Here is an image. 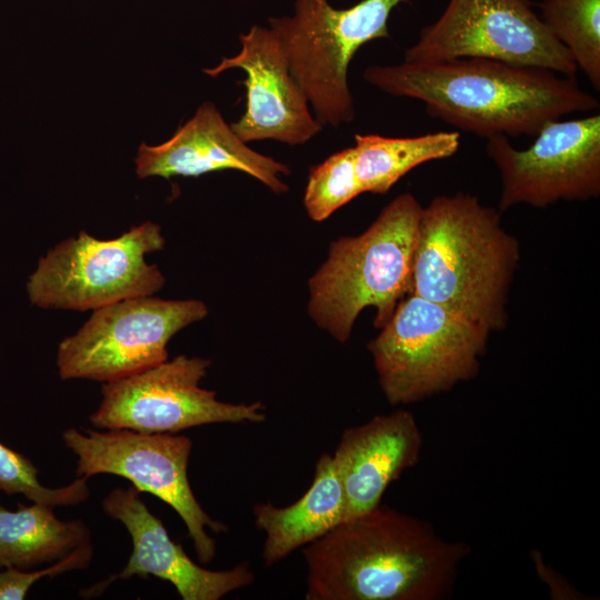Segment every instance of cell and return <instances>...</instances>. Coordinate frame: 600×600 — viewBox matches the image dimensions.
<instances>
[{"instance_id": "1", "label": "cell", "mask_w": 600, "mask_h": 600, "mask_svg": "<svg viewBox=\"0 0 600 600\" xmlns=\"http://www.w3.org/2000/svg\"><path fill=\"white\" fill-rule=\"evenodd\" d=\"M471 548L389 506L347 519L302 549L307 600H444Z\"/></svg>"}, {"instance_id": "2", "label": "cell", "mask_w": 600, "mask_h": 600, "mask_svg": "<svg viewBox=\"0 0 600 600\" xmlns=\"http://www.w3.org/2000/svg\"><path fill=\"white\" fill-rule=\"evenodd\" d=\"M363 78L388 94L417 99L432 118L486 139L534 137L549 121L600 107L574 76L486 58L370 66Z\"/></svg>"}, {"instance_id": "3", "label": "cell", "mask_w": 600, "mask_h": 600, "mask_svg": "<svg viewBox=\"0 0 600 600\" xmlns=\"http://www.w3.org/2000/svg\"><path fill=\"white\" fill-rule=\"evenodd\" d=\"M520 258L500 211L458 192L423 207L412 269V294L498 331Z\"/></svg>"}, {"instance_id": "4", "label": "cell", "mask_w": 600, "mask_h": 600, "mask_svg": "<svg viewBox=\"0 0 600 600\" xmlns=\"http://www.w3.org/2000/svg\"><path fill=\"white\" fill-rule=\"evenodd\" d=\"M423 207L409 193L396 197L361 234L333 240L328 257L308 281V314L334 340H349L367 307L381 329L410 294Z\"/></svg>"}, {"instance_id": "5", "label": "cell", "mask_w": 600, "mask_h": 600, "mask_svg": "<svg viewBox=\"0 0 600 600\" xmlns=\"http://www.w3.org/2000/svg\"><path fill=\"white\" fill-rule=\"evenodd\" d=\"M489 334L481 324L410 293L367 348L387 401L406 406L474 378Z\"/></svg>"}, {"instance_id": "6", "label": "cell", "mask_w": 600, "mask_h": 600, "mask_svg": "<svg viewBox=\"0 0 600 600\" xmlns=\"http://www.w3.org/2000/svg\"><path fill=\"white\" fill-rule=\"evenodd\" d=\"M409 0H362L336 9L328 0H296L291 17L269 18L290 70L317 120L339 127L354 119L348 68L367 42L389 38L392 10Z\"/></svg>"}, {"instance_id": "7", "label": "cell", "mask_w": 600, "mask_h": 600, "mask_svg": "<svg viewBox=\"0 0 600 600\" xmlns=\"http://www.w3.org/2000/svg\"><path fill=\"white\" fill-rule=\"evenodd\" d=\"M164 244L160 226L152 221L109 240L81 230L39 259L27 282L29 300L42 309L87 311L153 296L166 278L146 256Z\"/></svg>"}, {"instance_id": "8", "label": "cell", "mask_w": 600, "mask_h": 600, "mask_svg": "<svg viewBox=\"0 0 600 600\" xmlns=\"http://www.w3.org/2000/svg\"><path fill=\"white\" fill-rule=\"evenodd\" d=\"M208 313L201 300H164L152 296L129 298L92 310L76 333L60 341L58 374L62 380L103 383L141 372L168 360L170 339Z\"/></svg>"}, {"instance_id": "9", "label": "cell", "mask_w": 600, "mask_h": 600, "mask_svg": "<svg viewBox=\"0 0 600 600\" xmlns=\"http://www.w3.org/2000/svg\"><path fill=\"white\" fill-rule=\"evenodd\" d=\"M66 447L77 457V477L113 474L129 480L140 492H148L181 518L197 558L209 563L216 556V540L207 532L228 531L212 519L197 500L188 478L192 441L173 433H146L128 429L83 432L69 428L62 433Z\"/></svg>"}, {"instance_id": "10", "label": "cell", "mask_w": 600, "mask_h": 600, "mask_svg": "<svg viewBox=\"0 0 600 600\" xmlns=\"http://www.w3.org/2000/svg\"><path fill=\"white\" fill-rule=\"evenodd\" d=\"M486 58L574 76L578 68L530 0H449L404 51L406 62Z\"/></svg>"}, {"instance_id": "11", "label": "cell", "mask_w": 600, "mask_h": 600, "mask_svg": "<svg viewBox=\"0 0 600 600\" xmlns=\"http://www.w3.org/2000/svg\"><path fill=\"white\" fill-rule=\"evenodd\" d=\"M211 360L177 356L101 386V402L89 417L99 429L176 433L211 423L263 422L259 401L229 403L200 387Z\"/></svg>"}, {"instance_id": "12", "label": "cell", "mask_w": 600, "mask_h": 600, "mask_svg": "<svg viewBox=\"0 0 600 600\" xmlns=\"http://www.w3.org/2000/svg\"><path fill=\"white\" fill-rule=\"evenodd\" d=\"M533 143L516 149L508 137L487 139L502 182L499 211L517 204L544 208L600 194V113L547 122Z\"/></svg>"}, {"instance_id": "13", "label": "cell", "mask_w": 600, "mask_h": 600, "mask_svg": "<svg viewBox=\"0 0 600 600\" xmlns=\"http://www.w3.org/2000/svg\"><path fill=\"white\" fill-rule=\"evenodd\" d=\"M240 52L202 71L217 77L239 68L246 72V110L231 128L244 142L277 140L303 144L318 134L322 124L312 116L309 101L292 74L286 52L271 28L253 26L240 34Z\"/></svg>"}, {"instance_id": "14", "label": "cell", "mask_w": 600, "mask_h": 600, "mask_svg": "<svg viewBox=\"0 0 600 600\" xmlns=\"http://www.w3.org/2000/svg\"><path fill=\"white\" fill-rule=\"evenodd\" d=\"M140 493L133 486L118 487L102 500L106 514L122 522L132 540V552L119 573L120 579L153 576L170 582L182 600H219L254 582L247 561L227 570H209L197 564L182 546L170 538Z\"/></svg>"}, {"instance_id": "15", "label": "cell", "mask_w": 600, "mask_h": 600, "mask_svg": "<svg viewBox=\"0 0 600 600\" xmlns=\"http://www.w3.org/2000/svg\"><path fill=\"white\" fill-rule=\"evenodd\" d=\"M226 169L242 171L277 194L289 189L279 176H289L290 168L249 148L212 102H203L166 142L141 143L136 158L141 179L199 177Z\"/></svg>"}, {"instance_id": "16", "label": "cell", "mask_w": 600, "mask_h": 600, "mask_svg": "<svg viewBox=\"0 0 600 600\" xmlns=\"http://www.w3.org/2000/svg\"><path fill=\"white\" fill-rule=\"evenodd\" d=\"M422 446L418 421L406 409L347 428L332 454L346 496V520L379 506L387 488L419 462Z\"/></svg>"}, {"instance_id": "17", "label": "cell", "mask_w": 600, "mask_h": 600, "mask_svg": "<svg viewBox=\"0 0 600 600\" xmlns=\"http://www.w3.org/2000/svg\"><path fill=\"white\" fill-rule=\"evenodd\" d=\"M254 526L266 534L262 561L271 567L346 520V496L332 454L322 453L310 488L287 507L257 503Z\"/></svg>"}, {"instance_id": "18", "label": "cell", "mask_w": 600, "mask_h": 600, "mask_svg": "<svg viewBox=\"0 0 600 600\" xmlns=\"http://www.w3.org/2000/svg\"><path fill=\"white\" fill-rule=\"evenodd\" d=\"M53 509L38 502L18 503L16 511L0 506V569L52 563L91 542L83 521H62Z\"/></svg>"}, {"instance_id": "19", "label": "cell", "mask_w": 600, "mask_h": 600, "mask_svg": "<svg viewBox=\"0 0 600 600\" xmlns=\"http://www.w3.org/2000/svg\"><path fill=\"white\" fill-rule=\"evenodd\" d=\"M460 147L459 131H439L417 137L354 136V171L361 193H387L418 166L452 157Z\"/></svg>"}, {"instance_id": "20", "label": "cell", "mask_w": 600, "mask_h": 600, "mask_svg": "<svg viewBox=\"0 0 600 600\" xmlns=\"http://www.w3.org/2000/svg\"><path fill=\"white\" fill-rule=\"evenodd\" d=\"M540 18L600 90V0H543Z\"/></svg>"}, {"instance_id": "21", "label": "cell", "mask_w": 600, "mask_h": 600, "mask_svg": "<svg viewBox=\"0 0 600 600\" xmlns=\"http://www.w3.org/2000/svg\"><path fill=\"white\" fill-rule=\"evenodd\" d=\"M360 193L354 171V151L350 147L310 169L303 204L308 216L321 222Z\"/></svg>"}, {"instance_id": "22", "label": "cell", "mask_w": 600, "mask_h": 600, "mask_svg": "<svg viewBox=\"0 0 600 600\" xmlns=\"http://www.w3.org/2000/svg\"><path fill=\"white\" fill-rule=\"evenodd\" d=\"M87 477H78L60 488L44 487L39 480V469L22 453L0 442V491L22 494L31 502L52 508L73 507L90 496Z\"/></svg>"}, {"instance_id": "23", "label": "cell", "mask_w": 600, "mask_h": 600, "mask_svg": "<svg viewBox=\"0 0 600 600\" xmlns=\"http://www.w3.org/2000/svg\"><path fill=\"white\" fill-rule=\"evenodd\" d=\"M93 559L90 543L74 549L64 558L50 563L44 569L27 571L14 567L0 570V600H23L29 589L40 579L57 577L72 570H84Z\"/></svg>"}, {"instance_id": "24", "label": "cell", "mask_w": 600, "mask_h": 600, "mask_svg": "<svg viewBox=\"0 0 600 600\" xmlns=\"http://www.w3.org/2000/svg\"><path fill=\"white\" fill-rule=\"evenodd\" d=\"M532 561L536 564L537 572L541 580L548 586L550 597L552 599H587L584 594L571 586L564 578L554 569L550 568L543 561L542 554L537 550L531 551Z\"/></svg>"}]
</instances>
